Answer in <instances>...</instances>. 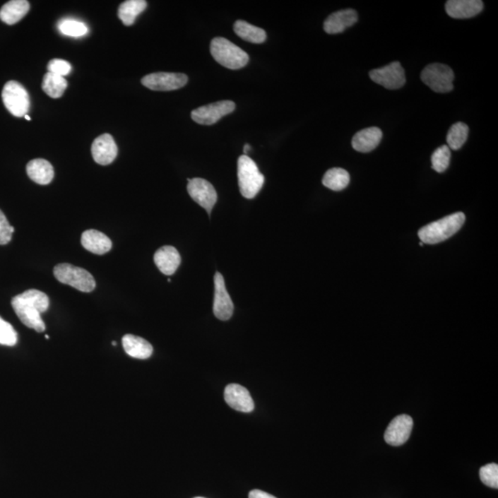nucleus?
I'll list each match as a JSON object with an SVG mask.
<instances>
[{
  "label": "nucleus",
  "instance_id": "393cba45",
  "mask_svg": "<svg viewBox=\"0 0 498 498\" xmlns=\"http://www.w3.org/2000/svg\"><path fill=\"white\" fill-rule=\"evenodd\" d=\"M147 8V2L144 0H128L123 2L119 8L120 20L126 26H131L136 19Z\"/></svg>",
  "mask_w": 498,
  "mask_h": 498
},
{
  "label": "nucleus",
  "instance_id": "4be33fe9",
  "mask_svg": "<svg viewBox=\"0 0 498 498\" xmlns=\"http://www.w3.org/2000/svg\"><path fill=\"white\" fill-rule=\"evenodd\" d=\"M122 343L126 354L136 359H148L152 356L153 348L152 344L143 338L135 335L126 334L123 337Z\"/></svg>",
  "mask_w": 498,
  "mask_h": 498
},
{
  "label": "nucleus",
  "instance_id": "dca6fc26",
  "mask_svg": "<svg viewBox=\"0 0 498 498\" xmlns=\"http://www.w3.org/2000/svg\"><path fill=\"white\" fill-rule=\"evenodd\" d=\"M484 8L481 0H449L446 3V11L454 19H469L478 15Z\"/></svg>",
  "mask_w": 498,
  "mask_h": 498
},
{
  "label": "nucleus",
  "instance_id": "4c0bfd02",
  "mask_svg": "<svg viewBox=\"0 0 498 498\" xmlns=\"http://www.w3.org/2000/svg\"><path fill=\"white\" fill-rule=\"evenodd\" d=\"M112 345L116 346V345H117V343H116V342L112 343Z\"/></svg>",
  "mask_w": 498,
  "mask_h": 498
},
{
  "label": "nucleus",
  "instance_id": "e433bc0d",
  "mask_svg": "<svg viewBox=\"0 0 498 498\" xmlns=\"http://www.w3.org/2000/svg\"><path fill=\"white\" fill-rule=\"evenodd\" d=\"M24 119H27V120H29V121H30V120H31V117H30L28 116V114H26V116H24Z\"/></svg>",
  "mask_w": 498,
  "mask_h": 498
},
{
  "label": "nucleus",
  "instance_id": "423d86ee",
  "mask_svg": "<svg viewBox=\"0 0 498 498\" xmlns=\"http://www.w3.org/2000/svg\"><path fill=\"white\" fill-rule=\"evenodd\" d=\"M422 81L434 92L446 93L453 90L454 72L449 66L434 63L425 66Z\"/></svg>",
  "mask_w": 498,
  "mask_h": 498
},
{
  "label": "nucleus",
  "instance_id": "58836bf2",
  "mask_svg": "<svg viewBox=\"0 0 498 498\" xmlns=\"http://www.w3.org/2000/svg\"><path fill=\"white\" fill-rule=\"evenodd\" d=\"M196 498H203V497H196Z\"/></svg>",
  "mask_w": 498,
  "mask_h": 498
},
{
  "label": "nucleus",
  "instance_id": "39448f33",
  "mask_svg": "<svg viewBox=\"0 0 498 498\" xmlns=\"http://www.w3.org/2000/svg\"><path fill=\"white\" fill-rule=\"evenodd\" d=\"M54 275L59 282L71 286L83 292H90L95 289V278L83 268L69 263H60L54 268Z\"/></svg>",
  "mask_w": 498,
  "mask_h": 498
},
{
  "label": "nucleus",
  "instance_id": "7c9ffc66",
  "mask_svg": "<svg viewBox=\"0 0 498 498\" xmlns=\"http://www.w3.org/2000/svg\"><path fill=\"white\" fill-rule=\"evenodd\" d=\"M479 475L482 484L491 488H498V465L497 463L485 465L480 469Z\"/></svg>",
  "mask_w": 498,
  "mask_h": 498
},
{
  "label": "nucleus",
  "instance_id": "f8f14e48",
  "mask_svg": "<svg viewBox=\"0 0 498 498\" xmlns=\"http://www.w3.org/2000/svg\"><path fill=\"white\" fill-rule=\"evenodd\" d=\"M188 192L193 201L197 202L211 215V210L217 201L215 189L207 180L202 178L188 179Z\"/></svg>",
  "mask_w": 498,
  "mask_h": 498
},
{
  "label": "nucleus",
  "instance_id": "aec40b11",
  "mask_svg": "<svg viewBox=\"0 0 498 498\" xmlns=\"http://www.w3.org/2000/svg\"><path fill=\"white\" fill-rule=\"evenodd\" d=\"M81 244L95 255H104L112 249V241L107 235L97 230H87L81 235Z\"/></svg>",
  "mask_w": 498,
  "mask_h": 498
},
{
  "label": "nucleus",
  "instance_id": "a211bd4d",
  "mask_svg": "<svg viewBox=\"0 0 498 498\" xmlns=\"http://www.w3.org/2000/svg\"><path fill=\"white\" fill-rule=\"evenodd\" d=\"M157 268L165 275H173L181 263V256L174 247L165 246L157 250L155 254Z\"/></svg>",
  "mask_w": 498,
  "mask_h": 498
},
{
  "label": "nucleus",
  "instance_id": "7ed1b4c3",
  "mask_svg": "<svg viewBox=\"0 0 498 498\" xmlns=\"http://www.w3.org/2000/svg\"><path fill=\"white\" fill-rule=\"evenodd\" d=\"M237 176L241 194L246 198H254L264 185L263 174L249 156L242 155L238 159Z\"/></svg>",
  "mask_w": 498,
  "mask_h": 498
},
{
  "label": "nucleus",
  "instance_id": "9d476101",
  "mask_svg": "<svg viewBox=\"0 0 498 498\" xmlns=\"http://www.w3.org/2000/svg\"><path fill=\"white\" fill-rule=\"evenodd\" d=\"M235 109V102L226 100V101L213 102L193 110L191 117L196 123L209 126L219 121L223 117L231 114Z\"/></svg>",
  "mask_w": 498,
  "mask_h": 498
},
{
  "label": "nucleus",
  "instance_id": "bb28decb",
  "mask_svg": "<svg viewBox=\"0 0 498 498\" xmlns=\"http://www.w3.org/2000/svg\"><path fill=\"white\" fill-rule=\"evenodd\" d=\"M68 87V81L64 77L57 76V75L47 72L42 83V89L51 98L57 99L64 95L65 90Z\"/></svg>",
  "mask_w": 498,
  "mask_h": 498
},
{
  "label": "nucleus",
  "instance_id": "412c9836",
  "mask_svg": "<svg viewBox=\"0 0 498 498\" xmlns=\"http://www.w3.org/2000/svg\"><path fill=\"white\" fill-rule=\"evenodd\" d=\"M26 171L30 179L39 185H48L55 176L53 165L45 159L32 160L27 165Z\"/></svg>",
  "mask_w": 498,
  "mask_h": 498
},
{
  "label": "nucleus",
  "instance_id": "5701e85b",
  "mask_svg": "<svg viewBox=\"0 0 498 498\" xmlns=\"http://www.w3.org/2000/svg\"><path fill=\"white\" fill-rule=\"evenodd\" d=\"M30 10V3L26 0H11L0 10V20L8 25L19 23Z\"/></svg>",
  "mask_w": 498,
  "mask_h": 498
},
{
  "label": "nucleus",
  "instance_id": "c9c22d12",
  "mask_svg": "<svg viewBox=\"0 0 498 498\" xmlns=\"http://www.w3.org/2000/svg\"><path fill=\"white\" fill-rule=\"evenodd\" d=\"M250 150H251V147L249 146V144H246V145H244V153H246V155H247V153L249 152Z\"/></svg>",
  "mask_w": 498,
  "mask_h": 498
},
{
  "label": "nucleus",
  "instance_id": "f03ea898",
  "mask_svg": "<svg viewBox=\"0 0 498 498\" xmlns=\"http://www.w3.org/2000/svg\"><path fill=\"white\" fill-rule=\"evenodd\" d=\"M465 223L463 213H456L439 221L424 226L418 232L422 243L434 244L443 242L460 231Z\"/></svg>",
  "mask_w": 498,
  "mask_h": 498
},
{
  "label": "nucleus",
  "instance_id": "cd10ccee",
  "mask_svg": "<svg viewBox=\"0 0 498 498\" xmlns=\"http://www.w3.org/2000/svg\"><path fill=\"white\" fill-rule=\"evenodd\" d=\"M468 135H469V126L463 122L455 123L449 129L448 136H446V143L449 149L458 150L466 143Z\"/></svg>",
  "mask_w": 498,
  "mask_h": 498
},
{
  "label": "nucleus",
  "instance_id": "6ab92c4d",
  "mask_svg": "<svg viewBox=\"0 0 498 498\" xmlns=\"http://www.w3.org/2000/svg\"><path fill=\"white\" fill-rule=\"evenodd\" d=\"M383 137L381 129L368 128L356 133L352 138V148L359 153H370L375 150Z\"/></svg>",
  "mask_w": 498,
  "mask_h": 498
},
{
  "label": "nucleus",
  "instance_id": "ddd939ff",
  "mask_svg": "<svg viewBox=\"0 0 498 498\" xmlns=\"http://www.w3.org/2000/svg\"><path fill=\"white\" fill-rule=\"evenodd\" d=\"M413 427V421L409 415H401L395 417L385 432V440L389 445L398 446L408 441Z\"/></svg>",
  "mask_w": 498,
  "mask_h": 498
},
{
  "label": "nucleus",
  "instance_id": "2eb2a0df",
  "mask_svg": "<svg viewBox=\"0 0 498 498\" xmlns=\"http://www.w3.org/2000/svg\"><path fill=\"white\" fill-rule=\"evenodd\" d=\"M225 400L231 408L238 412L250 413L255 408L251 395L246 388L240 385H228L225 391Z\"/></svg>",
  "mask_w": 498,
  "mask_h": 498
},
{
  "label": "nucleus",
  "instance_id": "20e7f679",
  "mask_svg": "<svg viewBox=\"0 0 498 498\" xmlns=\"http://www.w3.org/2000/svg\"><path fill=\"white\" fill-rule=\"evenodd\" d=\"M211 54L220 65L230 69H242L249 60V55L244 50L223 37H216L211 41Z\"/></svg>",
  "mask_w": 498,
  "mask_h": 498
},
{
  "label": "nucleus",
  "instance_id": "c85d7f7f",
  "mask_svg": "<svg viewBox=\"0 0 498 498\" xmlns=\"http://www.w3.org/2000/svg\"><path fill=\"white\" fill-rule=\"evenodd\" d=\"M60 32L71 37H80L87 35L88 28L86 24L73 19H63L57 24Z\"/></svg>",
  "mask_w": 498,
  "mask_h": 498
},
{
  "label": "nucleus",
  "instance_id": "2f4dec72",
  "mask_svg": "<svg viewBox=\"0 0 498 498\" xmlns=\"http://www.w3.org/2000/svg\"><path fill=\"white\" fill-rule=\"evenodd\" d=\"M18 343V334L10 323L0 316V345L14 346Z\"/></svg>",
  "mask_w": 498,
  "mask_h": 498
},
{
  "label": "nucleus",
  "instance_id": "b1692460",
  "mask_svg": "<svg viewBox=\"0 0 498 498\" xmlns=\"http://www.w3.org/2000/svg\"><path fill=\"white\" fill-rule=\"evenodd\" d=\"M234 31L243 40L253 44H262L266 41L267 35L263 29L252 25L244 20H239L235 22Z\"/></svg>",
  "mask_w": 498,
  "mask_h": 498
},
{
  "label": "nucleus",
  "instance_id": "0eeeda50",
  "mask_svg": "<svg viewBox=\"0 0 498 498\" xmlns=\"http://www.w3.org/2000/svg\"><path fill=\"white\" fill-rule=\"evenodd\" d=\"M2 100L6 108L14 117H22L29 112L28 93L18 81H11L5 84L2 90Z\"/></svg>",
  "mask_w": 498,
  "mask_h": 498
},
{
  "label": "nucleus",
  "instance_id": "a878e982",
  "mask_svg": "<svg viewBox=\"0 0 498 498\" xmlns=\"http://www.w3.org/2000/svg\"><path fill=\"white\" fill-rule=\"evenodd\" d=\"M350 174L343 168H332L325 174L322 184L326 188L340 191L349 185Z\"/></svg>",
  "mask_w": 498,
  "mask_h": 498
},
{
  "label": "nucleus",
  "instance_id": "473e14b6",
  "mask_svg": "<svg viewBox=\"0 0 498 498\" xmlns=\"http://www.w3.org/2000/svg\"><path fill=\"white\" fill-rule=\"evenodd\" d=\"M48 72L57 75V76L65 77L71 73V65L68 61L62 59L51 60L47 65Z\"/></svg>",
  "mask_w": 498,
  "mask_h": 498
},
{
  "label": "nucleus",
  "instance_id": "f257e3e1",
  "mask_svg": "<svg viewBox=\"0 0 498 498\" xmlns=\"http://www.w3.org/2000/svg\"><path fill=\"white\" fill-rule=\"evenodd\" d=\"M49 304L47 295L35 289L27 290L11 300V306L20 321L26 327L37 332H43L45 330L41 315L47 312Z\"/></svg>",
  "mask_w": 498,
  "mask_h": 498
},
{
  "label": "nucleus",
  "instance_id": "c756f323",
  "mask_svg": "<svg viewBox=\"0 0 498 498\" xmlns=\"http://www.w3.org/2000/svg\"><path fill=\"white\" fill-rule=\"evenodd\" d=\"M451 149L446 145L437 148L431 157L432 168L437 173H443L451 162Z\"/></svg>",
  "mask_w": 498,
  "mask_h": 498
},
{
  "label": "nucleus",
  "instance_id": "6e6552de",
  "mask_svg": "<svg viewBox=\"0 0 498 498\" xmlns=\"http://www.w3.org/2000/svg\"><path fill=\"white\" fill-rule=\"evenodd\" d=\"M189 78L183 73L157 72L141 78V83L147 88L160 92H167L182 88L188 83Z\"/></svg>",
  "mask_w": 498,
  "mask_h": 498
},
{
  "label": "nucleus",
  "instance_id": "9b49d317",
  "mask_svg": "<svg viewBox=\"0 0 498 498\" xmlns=\"http://www.w3.org/2000/svg\"><path fill=\"white\" fill-rule=\"evenodd\" d=\"M213 312L220 321H228L234 313V304L225 287V279L221 273L214 276Z\"/></svg>",
  "mask_w": 498,
  "mask_h": 498
},
{
  "label": "nucleus",
  "instance_id": "1a4fd4ad",
  "mask_svg": "<svg viewBox=\"0 0 498 498\" xmlns=\"http://www.w3.org/2000/svg\"><path fill=\"white\" fill-rule=\"evenodd\" d=\"M371 80L389 90L400 89L406 83L405 72L400 62H392L370 71Z\"/></svg>",
  "mask_w": 498,
  "mask_h": 498
},
{
  "label": "nucleus",
  "instance_id": "f704fd0d",
  "mask_svg": "<svg viewBox=\"0 0 498 498\" xmlns=\"http://www.w3.org/2000/svg\"><path fill=\"white\" fill-rule=\"evenodd\" d=\"M249 498H277L275 497L271 496V494L266 493V492L261 490H253L250 492L249 494Z\"/></svg>",
  "mask_w": 498,
  "mask_h": 498
},
{
  "label": "nucleus",
  "instance_id": "f3484780",
  "mask_svg": "<svg viewBox=\"0 0 498 498\" xmlns=\"http://www.w3.org/2000/svg\"><path fill=\"white\" fill-rule=\"evenodd\" d=\"M358 20L357 12L354 10H343L334 12L327 18L324 23V31L328 35H337L349 27L354 25Z\"/></svg>",
  "mask_w": 498,
  "mask_h": 498
},
{
  "label": "nucleus",
  "instance_id": "4468645a",
  "mask_svg": "<svg viewBox=\"0 0 498 498\" xmlns=\"http://www.w3.org/2000/svg\"><path fill=\"white\" fill-rule=\"evenodd\" d=\"M117 146L110 134H102L96 138L92 144V155L98 165H108L117 156Z\"/></svg>",
  "mask_w": 498,
  "mask_h": 498
},
{
  "label": "nucleus",
  "instance_id": "72a5a7b5",
  "mask_svg": "<svg viewBox=\"0 0 498 498\" xmlns=\"http://www.w3.org/2000/svg\"><path fill=\"white\" fill-rule=\"evenodd\" d=\"M14 227L10 225L5 214L0 210V244H7L11 242Z\"/></svg>",
  "mask_w": 498,
  "mask_h": 498
}]
</instances>
